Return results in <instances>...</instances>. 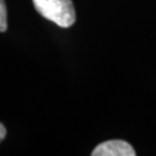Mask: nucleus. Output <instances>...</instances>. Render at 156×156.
<instances>
[{
	"instance_id": "nucleus-4",
	"label": "nucleus",
	"mask_w": 156,
	"mask_h": 156,
	"mask_svg": "<svg viewBox=\"0 0 156 156\" xmlns=\"http://www.w3.org/2000/svg\"><path fill=\"white\" fill-rule=\"evenodd\" d=\"M6 127L2 125V124L0 123V142H2V140L6 138Z\"/></svg>"
},
{
	"instance_id": "nucleus-2",
	"label": "nucleus",
	"mask_w": 156,
	"mask_h": 156,
	"mask_svg": "<svg viewBox=\"0 0 156 156\" xmlns=\"http://www.w3.org/2000/svg\"><path fill=\"white\" fill-rule=\"evenodd\" d=\"M136 153L128 142L124 140H109L95 148L91 156H135Z\"/></svg>"
},
{
	"instance_id": "nucleus-1",
	"label": "nucleus",
	"mask_w": 156,
	"mask_h": 156,
	"mask_svg": "<svg viewBox=\"0 0 156 156\" xmlns=\"http://www.w3.org/2000/svg\"><path fill=\"white\" fill-rule=\"evenodd\" d=\"M33 2L42 16L62 28H69L75 22L72 0H33Z\"/></svg>"
},
{
	"instance_id": "nucleus-3",
	"label": "nucleus",
	"mask_w": 156,
	"mask_h": 156,
	"mask_svg": "<svg viewBox=\"0 0 156 156\" xmlns=\"http://www.w3.org/2000/svg\"><path fill=\"white\" fill-rule=\"evenodd\" d=\"M7 30V9L5 0H0V33Z\"/></svg>"
}]
</instances>
